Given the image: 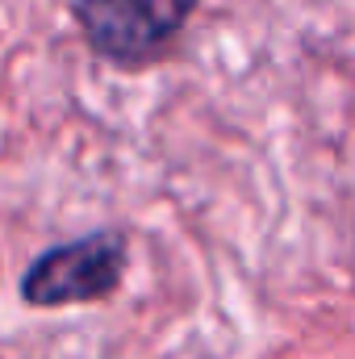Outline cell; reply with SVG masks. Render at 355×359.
<instances>
[{"mask_svg": "<svg viewBox=\"0 0 355 359\" xmlns=\"http://www.w3.org/2000/svg\"><path fill=\"white\" fill-rule=\"evenodd\" d=\"M201 0H76V21L88 50L117 67L163 59Z\"/></svg>", "mask_w": 355, "mask_h": 359, "instance_id": "6da1fadb", "label": "cell"}, {"mask_svg": "<svg viewBox=\"0 0 355 359\" xmlns=\"http://www.w3.org/2000/svg\"><path fill=\"white\" fill-rule=\"evenodd\" d=\"M126 234L121 230H92L84 238L59 243L42 251L21 276V301L34 309H63L92 305L117 292L126 276Z\"/></svg>", "mask_w": 355, "mask_h": 359, "instance_id": "7a4b0ae2", "label": "cell"}]
</instances>
